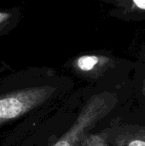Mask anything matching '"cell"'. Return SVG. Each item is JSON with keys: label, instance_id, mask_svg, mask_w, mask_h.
<instances>
[{"label": "cell", "instance_id": "cell-1", "mask_svg": "<svg viewBox=\"0 0 145 146\" xmlns=\"http://www.w3.org/2000/svg\"><path fill=\"white\" fill-rule=\"evenodd\" d=\"M73 81L50 68H29L0 81V125L51 103L71 90Z\"/></svg>", "mask_w": 145, "mask_h": 146}, {"label": "cell", "instance_id": "cell-2", "mask_svg": "<svg viewBox=\"0 0 145 146\" xmlns=\"http://www.w3.org/2000/svg\"><path fill=\"white\" fill-rule=\"evenodd\" d=\"M117 100L109 92L92 96L81 109L76 121L52 146H76L78 142L106 116L115 106Z\"/></svg>", "mask_w": 145, "mask_h": 146}, {"label": "cell", "instance_id": "cell-3", "mask_svg": "<svg viewBox=\"0 0 145 146\" xmlns=\"http://www.w3.org/2000/svg\"><path fill=\"white\" fill-rule=\"evenodd\" d=\"M114 65V61L103 55H83L72 63L77 74L88 78L101 76L109 68Z\"/></svg>", "mask_w": 145, "mask_h": 146}, {"label": "cell", "instance_id": "cell-4", "mask_svg": "<svg viewBox=\"0 0 145 146\" xmlns=\"http://www.w3.org/2000/svg\"><path fill=\"white\" fill-rule=\"evenodd\" d=\"M121 15L126 19L145 18V0H122L115 3Z\"/></svg>", "mask_w": 145, "mask_h": 146}, {"label": "cell", "instance_id": "cell-5", "mask_svg": "<svg viewBox=\"0 0 145 146\" xmlns=\"http://www.w3.org/2000/svg\"><path fill=\"white\" fill-rule=\"evenodd\" d=\"M115 143L116 146H145V130H124Z\"/></svg>", "mask_w": 145, "mask_h": 146}, {"label": "cell", "instance_id": "cell-6", "mask_svg": "<svg viewBox=\"0 0 145 146\" xmlns=\"http://www.w3.org/2000/svg\"><path fill=\"white\" fill-rule=\"evenodd\" d=\"M110 132L104 131L100 133H87L76 145V146H109Z\"/></svg>", "mask_w": 145, "mask_h": 146}, {"label": "cell", "instance_id": "cell-7", "mask_svg": "<svg viewBox=\"0 0 145 146\" xmlns=\"http://www.w3.org/2000/svg\"><path fill=\"white\" fill-rule=\"evenodd\" d=\"M10 16V14L9 13H3V12H0V24L3 21H5Z\"/></svg>", "mask_w": 145, "mask_h": 146}, {"label": "cell", "instance_id": "cell-8", "mask_svg": "<svg viewBox=\"0 0 145 146\" xmlns=\"http://www.w3.org/2000/svg\"><path fill=\"white\" fill-rule=\"evenodd\" d=\"M3 69H4V68H3V67H1V66H0V72H2Z\"/></svg>", "mask_w": 145, "mask_h": 146}, {"label": "cell", "instance_id": "cell-9", "mask_svg": "<svg viewBox=\"0 0 145 146\" xmlns=\"http://www.w3.org/2000/svg\"><path fill=\"white\" fill-rule=\"evenodd\" d=\"M144 94H145V83H144Z\"/></svg>", "mask_w": 145, "mask_h": 146}]
</instances>
